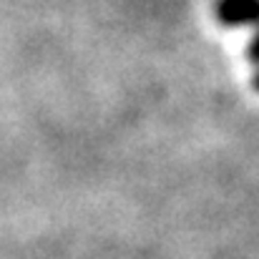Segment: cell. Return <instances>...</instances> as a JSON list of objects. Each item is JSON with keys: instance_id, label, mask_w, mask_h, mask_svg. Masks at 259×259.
<instances>
[{"instance_id": "1", "label": "cell", "mask_w": 259, "mask_h": 259, "mask_svg": "<svg viewBox=\"0 0 259 259\" xmlns=\"http://www.w3.org/2000/svg\"><path fill=\"white\" fill-rule=\"evenodd\" d=\"M217 18L224 25H259V0H219Z\"/></svg>"}, {"instance_id": "2", "label": "cell", "mask_w": 259, "mask_h": 259, "mask_svg": "<svg viewBox=\"0 0 259 259\" xmlns=\"http://www.w3.org/2000/svg\"><path fill=\"white\" fill-rule=\"evenodd\" d=\"M249 58L259 63V25H257V33H254V38H252V46H249Z\"/></svg>"}, {"instance_id": "3", "label": "cell", "mask_w": 259, "mask_h": 259, "mask_svg": "<svg viewBox=\"0 0 259 259\" xmlns=\"http://www.w3.org/2000/svg\"><path fill=\"white\" fill-rule=\"evenodd\" d=\"M254 88H257V91H259V73H257V76H254Z\"/></svg>"}]
</instances>
